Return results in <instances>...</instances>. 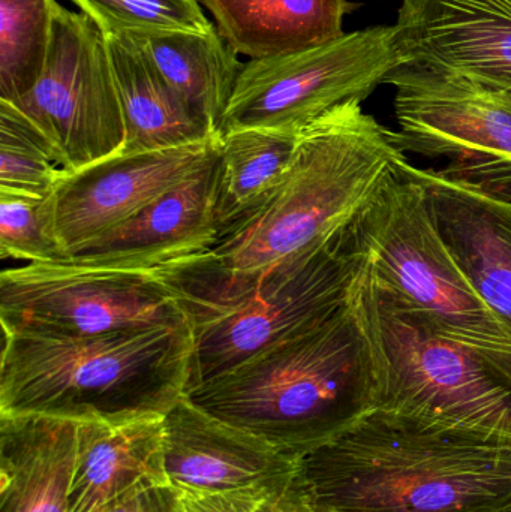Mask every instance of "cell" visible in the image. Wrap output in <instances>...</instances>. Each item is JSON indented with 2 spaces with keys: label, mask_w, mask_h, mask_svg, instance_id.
I'll return each instance as SVG.
<instances>
[{
  "label": "cell",
  "mask_w": 511,
  "mask_h": 512,
  "mask_svg": "<svg viewBox=\"0 0 511 512\" xmlns=\"http://www.w3.org/2000/svg\"><path fill=\"white\" fill-rule=\"evenodd\" d=\"M405 159L362 102L303 129L281 182L212 248L153 268L192 327L242 304L270 276L344 233Z\"/></svg>",
  "instance_id": "cell-1"
},
{
  "label": "cell",
  "mask_w": 511,
  "mask_h": 512,
  "mask_svg": "<svg viewBox=\"0 0 511 512\" xmlns=\"http://www.w3.org/2000/svg\"><path fill=\"white\" fill-rule=\"evenodd\" d=\"M318 512H501L511 502V439L374 408L300 457Z\"/></svg>",
  "instance_id": "cell-2"
},
{
  "label": "cell",
  "mask_w": 511,
  "mask_h": 512,
  "mask_svg": "<svg viewBox=\"0 0 511 512\" xmlns=\"http://www.w3.org/2000/svg\"><path fill=\"white\" fill-rule=\"evenodd\" d=\"M191 321L83 339L3 333L0 415L80 423L165 417L188 390Z\"/></svg>",
  "instance_id": "cell-3"
},
{
  "label": "cell",
  "mask_w": 511,
  "mask_h": 512,
  "mask_svg": "<svg viewBox=\"0 0 511 512\" xmlns=\"http://www.w3.org/2000/svg\"><path fill=\"white\" fill-rule=\"evenodd\" d=\"M185 396L299 459L326 444L375 408L371 354L350 298L326 321Z\"/></svg>",
  "instance_id": "cell-4"
},
{
  "label": "cell",
  "mask_w": 511,
  "mask_h": 512,
  "mask_svg": "<svg viewBox=\"0 0 511 512\" xmlns=\"http://www.w3.org/2000/svg\"><path fill=\"white\" fill-rule=\"evenodd\" d=\"M350 306L371 354L375 408L511 439V366L443 336L360 256Z\"/></svg>",
  "instance_id": "cell-5"
},
{
  "label": "cell",
  "mask_w": 511,
  "mask_h": 512,
  "mask_svg": "<svg viewBox=\"0 0 511 512\" xmlns=\"http://www.w3.org/2000/svg\"><path fill=\"white\" fill-rule=\"evenodd\" d=\"M407 158L351 225L363 264L443 336L511 366V330L492 312L444 245Z\"/></svg>",
  "instance_id": "cell-6"
},
{
  "label": "cell",
  "mask_w": 511,
  "mask_h": 512,
  "mask_svg": "<svg viewBox=\"0 0 511 512\" xmlns=\"http://www.w3.org/2000/svg\"><path fill=\"white\" fill-rule=\"evenodd\" d=\"M399 65L395 26H372L309 50L249 60L219 135L237 129L300 134L339 105L365 101Z\"/></svg>",
  "instance_id": "cell-7"
},
{
  "label": "cell",
  "mask_w": 511,
  "mask_h": 512,
  "mask_svg": "<svg viewBox=\"0 0 511 512\" xmlns=\"http://www.w3.org/2000/svg\"><path fill=\"white\" fill-rule=\"evenodd\" d=\"M189 321L152 270L27 262L0 274L3 333L72 340Z\"/></svg>",
  "instance_id": "cell-8"
},
{
  "label": "cell",
  "mask_w": 511,
  "mask_h": 512,
  "mask_svg": "<svg viewBox=\"0 0 511 512\" xmlns=\"http://www.w3.org/2000/svg\"><path fill=\"white\" fill-rule=\"evenodd\" d=\"M384 83L396 87L402 153L446 159V176L511 200V92L411 63Z\"/></svg>",
  "instance_id": "cell-9"
},
{
  "label": "cell",
  "mask_w": 511,
  "mask_h": 512,
  "mask_svg": "<svg viewBox=\"0 0 511 512\" xmlns=\"http://www.w3.org/2000/svg\"><path fill=\"white\" fill-rule=\"evenodd\" d=\"M357 265L348 228L276 271L239 306L195 325L186 393L326 321L348 303Z\"/></svg>",
  "instance_id": "cell-10"
},
{
  "label": "cell",
  "mask_w": 511,
  "mask_h": 512,
  "mask_svg": "<svg viewBox=\"0 0 511 512\" xmlns=\"http://www.w3.org/2000/svg\"><path fill=\"white\" fill-rule=\"evenodd\" d=\"M14 105L44 132L68 173L122 152L125 120L107 38L81 12L56 3L47 65Z\"/></svg>",
  "instance_id": "cell-11"
},
{
  "label": "cell",
  "mask_w": 511,
  "mask_h": 512,
  "mask_svg": "<svg viewBox=\"0 0 511 512\" xmlns=\"http://www.w3.org/2000/svg\"><path fill=\"white\" fill-rule=\"evenodd\" d=\"M219 137L189 146L111 156L68 173L44 200L48 231L63 254L123 224L206 168Z\"/></svg>",
  "instance_id": "cell-12"
},
{
  "label": "cell",
  "mask_w": 511,
  "mask_h": 512,
  "mask_svg": "<svg viewBox=\"0 0 511 512\" xmlns=\"http://www.w3.org/2000/svg\"><path fill=\"white\" fill-rule=\"evenodd\" d=\"M299 457L237 429L183 396L164 417V468L180 493L249 492L267 498L290 486Z\"/></svg>",
  "instance_id": "cell-13"
},
{
  "label": "cell",
  "mask_w": 511,
  "mask_h": 512,
  "mask_svg": "<svg viewBox=\"0 0 511 512\" xmlns=\"http://www.w3.org/2000/svg\"><path fill=\"white\" fill-rule=\"evenodd\" d=\"M402 63L511 92V0H402Z\"/></svg>",
  "instance_id": "cell-14"
},
{
  "label": "cell",
  "mask_w": 511,
  "mask_h": 512,
  "mask_svg": "<svg viewBox=\"0 0 511 512\" xmlns=\"http://www.w3.org/2000/svg\"><path fill=\"white\" fill-rule=\"evenodd\" d=\"M216 180L218 155L206 168L153 201L134 218L78 246L68 261L149 271L207 251L219 236Z\"/></svg>",
  "instance_id": "cell-15"
},
{
  "label": "cell",
  "mask_w": 511,
  "mask_h": 512,
  "mask_svg": "<svg viewBox=\"0 0 511 512\" xmlns=\"http://www.w3.org/2000/svg\"><path fill=\"white\" fill-rule=\"evenodd\" d=\"M435 227L462 273L511 330V200L407 161Z\"/></svg>",
  "instance_id": "cell-16"
},
{
  "label": "cell",
  "mask_w": 511,
  "mask_h": 512,
  "mask_svg": "<svg viewBox=\"0 0 511 512\" xmlns=\"http://www.w3.org/2000/svg\"><path fill=\"white\" fill-rule=\"evenodd\" d=\"M80 421L0 415V512H69Z\"/></svg>",
  "instance_id": "cell-17"
},
{
  "label": "cell",
  "mask_w": 511,
  "mask_h": 512,
  "mask_svg": "<svg viewBox=\"0 0 511 512\" xmlns=\"http://www.w3.org/2000/svg\"><path fill=\"white\" fill-rule=\"evenodd\" d=\"M105 38L125 120L122 155L174 149L219 137L162 77L146 50L131 36Z\"/></svg>",
  "instance_id": "cell-18"
},
{
  "label": "cell",
  "mask_w": 511,
  "mask_h": 512,
  "mask_svg": "<svg viewBox=\"0 0 511 512\" xmlns=\"http://www.w3.org/2000/svg\"><path fill=\"white\" fill-rule=\"evenodd\" d=\"M168 483L164 417L81 423L69 512H101L141 484Z\"/></svg>",
  "instance_id": "cell-19"
},
{
  "label": "cell",
  "mask_w": 511,
  "mask_h": 512,
  "mask_svg": "<svg viewBox=\"0 0 511 512\" xmlns=\"http://www.w3.org/2000/svg\"><path fill=\"white\" fill-rule=\"evenodd\" d=\"M219 35L251 60L284 56L344 36L350 0H200Z\"/></svg>",
  "instance_id": "cell-20"
},
{
  "label": "cell",
  "mask_w": 511,
  "mask_h": 512,
  "mask_svg": "<svg viewBox=\"0 0 511 512\" xmlns=\"http://www.w3.org/2000/svg\"><path fill=\"white\" fill-rule=\"evenodd\" d=\"M162 77L219 134L243 63L218 29L209 32L134 33Z\"/></svg>",
  "instance_id": "cell-21"
},
{
  "label": "cell",
  "mask_w": 511,
  "mask_h": 512,
  "mask_svg": "<svg viewBox=\"0 0 511 512\" xmlns=\"http://www.w3.org/2000/svg\"><path fill=\"white\" fill-rule=\"evenodd\" d=\"M297 140L299 134L272 129L221 134L215 197L219 234L255 209L281 182Z\"/></svg>",
  "instance_id": "cell-22"
},
{
  "label": "cell",
  "mask_w": 511,
  "mask_h": 512,
  "mask_svg": "<svg viewBox=\"0 0 511 512\" xmlns=\"http://www.w3.org/2000/svg\"><path fill=\"white\" fill-rule=\"evenodd\" d=\"M56 0H0V99L20 101L47 65Z\"/></svg>",
  "instance_id": "cell-23"
},
{
  "label": "cell",
  "mask_w": 511,
  "mask_h": 512,
  "mask_svg": "<svg viewBox=\"0 0 511 512\" xmlns=\"http://www.w3.org/2000/svg\"><path fill=\"white\" fill-rule=\"evenodd\" d=\"M65 173L44 132L0 99V192L45 200Z\"/></svg>",
  "instance_id": "cell-24"
},
{
  "label": "cell",
  "mask_w": 511,
  "mask_h": 512,
  "mask_svg": "<svg viewBox=\"0 0 511 512\" xmlns=\"http://www.w3.org/2000/svg\"><path fill=\"white\" fill-rule=\"evenodd\" d=\"M105 36L134 33L209 32L215 24L200 0H71Z\"/></svg>",
  "instance_id": "cell-25"
},
{
  "label": "cell",
  "mask_w": 511,
  "mask_h": 512,
  "mask_svg": "<svg viewBox=\"0 0 511 512\" xmlns=\"http://www.w3.org/2000/svg\"><path fill=\"white\" fill-rule=\"evenodd\" d=\"M0 255L29 262L66 261L48 231L42 198L0 192Z\"/></svg>",
  "instance_id": "cell-26"
},
{
  "label": "cell",
  "mask_w": 511,
  "mask_h": 512,
  "mask_svg": "<svg viewBox=\"0 0 511 512\" xmlns=\"http://www.w3.org/2000/svg\"><path fill=\"white\" fill-rule=\"evenodd\" d=\"M101 512H185L182 493L165 484H141Z\"/></svg>",
  "instance_id": "cell-27"
},
{
  "label": "cell",
  "mask_w": 511,
  "mask_h": 512,
  "mask_svg": "<svg viewBox=\"0 0 511 512\" xmlns=\"http://www.w3.org/2000/svg\"><path fill=\"white\" fill-rule=\"evenodd\" d=\"M263 496L257 493L236 492L216 493V495H198L182 493L185 512H255Z\"/></svg>",
  "instance_id": "cell-28"
},
{
  "label": "cell",
  "mask_w": 511,
  "mask_h": 512,
  "mask_svg": "<svg viewBox=\"0 0 511 512\" xmlns=\"http://www.w3.org/2000/svg\"><path fill=\"white\" fill-rule=\"evenodd\" d=\"M255 512H318L312 507L311 502L306 498L303 490L300 489L296 477L291 481L290 486L273 495L267 496L258 505Z\"/></svg>",
  "instance_id": "cell-29"
},
{
  "label": "cell",
  "mask_w": 511,
  "mask_h": 512,
  "mask_svg": "<svg viewBox=\"0 0 511 512\" xmlns=\"http://www.w3.org/2000/svg\"><path fill=\"white\" fill-rule=\"evenodd\" d=\"M501 512H511V502L509 505H506V507H504L503 510H501Z\"/></svg>",
  "instance_id": "cell-30"
}]
</instances>
